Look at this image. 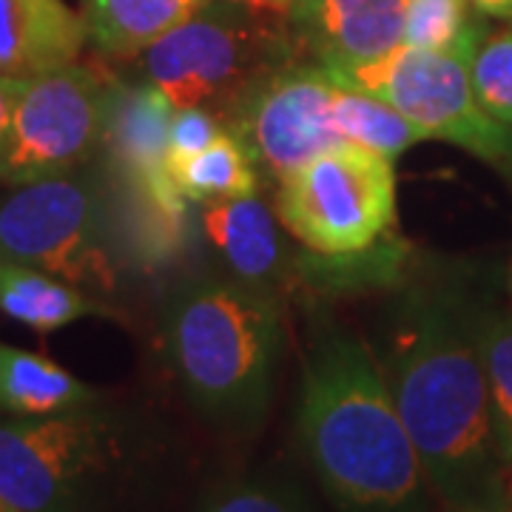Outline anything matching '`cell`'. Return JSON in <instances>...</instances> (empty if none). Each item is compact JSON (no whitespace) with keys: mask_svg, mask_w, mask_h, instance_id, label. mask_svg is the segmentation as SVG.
<instances>
[{"mask_svg":"<svg viewBox=\"0 0 512 512\" xmlns=\"http://www.w3.org/2000/svg\"><path fill=\"white\" fill-rule=\"evenodd\" d=\"M336 83L319 63H285L262 74L225 111L222 126L248 146L259 171L276 183L322 151L345 146L333 123Z\"/></svg>","mask_w":512,"mask_h":512,"instance_id":"30bf717a","label":"cell"},{"mask_svg":"<svg viewBox=\"0 0 512 512\" xmlns=\"http://www.w3.org/2000/svg\"><path fill=\"white\" fill-rule=\"evenodd\" d=\"M106 205L92 183L66 174L18 185L0 202V259L72 285H114Z\"/></svg>","mask_w":512,"mask_h":512,"instance_id":"ba28073f","label":"cell"},{"mask_svg":"<svg viewBox=\"0 0 512 512\" xmlns=\"http://www.w3.org/2000/svg\"><path fill=\"white\" fill-rule=\"evenodd\" d=\"M126 464L120 421L94 410L0 419V504L9 512H109Z\"/></svg>","mask_w":512,"mask_h":512,"instance_id":"277c9868","label":"cell"},{"mask_svg":"<svg viewBox=\"0 0 512 512\" xmlns=\"http://www.w3.org/2000/svg\"><path fill=\"white\" fill-rule=\"evenodd\" d=\"M0 313L37 333H55L83 316L103 313V305L66 279L0 259Z\"/></svg>","mask_w":512,"mask_h":512,"instance_id":"e0dca14e","label":"cell"},{"mask_svg":"<svg viewBox=\"0 0 512 512\" xmlns=\"http://www.w3.org/2000/svg\"><path fill=\"white\" fill-rule=\"evenodd\" d=\"M276 214L313 254H365L396 222L393 160L348 143L322 151L279 180Z\"/></svg>","mask_w":512,"mask_h":512,"instance_id":"52a82bcc","label":"cell"},{"mask_svg":"<svg viewBox=\"0 0 512 512\" xmlns=\"http://www.w3.org/2000/svg\"><path fill=\"white\" fill-rule=\"evenodd\" d=\"M293 55L291 26H276L274 12L242 0H208L194 18L148 46L140 66L177 109L202 106L222 120L262 74L291 63Z\"/></svg>","mask_w":512,"mask_h":512,"instance_id":"5b68a950","label":"cell"},{"mask_svg":"<svg viewBox=\"0 0 512 512\" xmlns=\"http://www.w3.org/2000/svg\"><path fill=\"white\" fill-rule=\"evenodd\" d=\"M296 439L339 512H427L430 484L376 350L356 333H313L299 382Z\"/></svg>","mask_w":512,"mask_h":512,"instance_id":"7a4b0ae2","label":"cell"},{"mask_svg":"<svg viewBox=\"0 0 512 512\" xmlns=\"http://www.w3.org/2000/svg\"><path fill=\"white\" fill-rule=\"evenodd\" d=\"M222 131H225L222 120L211 109H202V106L177 109L174 123H171V140H168V171L197 157Z\"/></svg>","mask_w":512,"mask_h":512,"instance_id":"cb8c5ba5","label":"cell"},{"mask_svg":"<svg viewBox=\"0 0 512 512\" xmlns=\"http://www.w3.org/2000/svg\"><path fill=\"white\" fill-rule=\"evenodd\" d=\"M97 404V390L49 356L0 342V413L15 419L57 416Z\"/></svg>","mask_w":512,"mask_h":512,"instance_id":"9a60e30c","label":"cell"},{"mask_svg":"<svg viewBox=\"0 0 512 512\" xmlns=\"http://www.w3.org/2000/svg\"><path fill=\"white\" fill-rule=\"evenodd\" d=\"M470 80L481 109L512 126V26L481 40L470 63Z\"/></svg>","mask_w":512,"mask_h":512,"instance_id":"603a6c76","label":"cell"},{"mask_svg":"<svg viewBox=\"0 0 512 512\" xmlns=\"http://www.w3.org/2000/svg\"><path fill=\"white\" fill-rule=\"evenodd\" d=\"M202 234L237 282L274 291L288 274V248L274 211L259 197L202 202Z\"/></svg>","mask_w":512,"mask_h":512,"instance_id":"4fadbf2b","label":"cell"},{"mask_svg":"<svg viewBox=\"0 0 512 512\" xmlns=\"http://www.w3.org/2000/svg\"><path fill=\"white\" fill-rule=\"evenodd\" d=\"M86 18L66 0H0V74L29 80L77 63Z\"/></svg>","mask_w":512,"mask_h":512,"instance_id":"5bb4252c","label":"cell"},{"mask_svg":"<svg viewBox=\"0 0 512 512\" xmlns=\"http://www.w3.org/2000/svg\"><path fill=\"white\" fill-rule=\"evenodd\" d=\"M510 293H512V265H510Z\"/></svg>","mask_w":512,"mask_h":512,"instance_id":"f1b7e54d","label":"cell"},{"mask_svg":"<svg viewBox=\"0 0 512 512\" xmlns=\"http://www.w3.org/2000/svg\"><path fill=\"white\" fill-rule=\"evenodd\" d=\"M339 86V83H336ZM333 123L348 146L376 151L387 160H396L402 151L424 143V131L413 126L402 111L365 92L339 86L333 97Z\"/></svg>","mask_w":512,"mask_h":512,"instance_id":"d6986e66","label":"cell"},{"mask_svg":"<svg viewBox=\"0 0 512 512\" xmlns=\"http://www.w3.org/2000/svg\"><path fill=\"white\" fill-rule=\"evenodd\" d=\"M407 0H296L288 26L296 52L319 66H350L404 43Z\"/></svg>","mask_w":512,"mask_h":512,"instance_id":"8fae6325","label":"cell"},{"mask_svg":"<svg viewBox=\"0 0 512 512\" xmlns=\"http://www.w3.org/2000/svg\"><path fill=\"white\" fill-rule=\"evenodd\" d=\"M194 512H319L296 484L274 476H234L211 484Z\"/></svg>","mask_w":512,"mask_h":512,"instance_id":"7402d4cb","label":"cell"},{"mask_svg":"<svg viewBox=\"0 0 512 512\" xmlns=\"http://www.w3.org/2000/svg\"><path fill=\"white\" fill-rule=\"evenodd\" d=\"M23 86H26V80L0 74V148H3L6 137H9V128H12V120H15V109H18Z\"/></svg>","mask_w":512,"mask_h":512,"instance_id":"d4e9b609","label":"cell"},{"mask_svg":"<svg viewBox=\"0 0 512 512\" xmlns=\"http://www.w3.org/2000/svg\"><path fill=\"white\" fill-rule=\"evenodd\" d=\"M470 3H473V9H476L478 15L512 20V0H470Z\"/></svg>","mask_w":512,"mask_h":512,"instance_id":"484cf974","label":"cell"},{"mask_svg":"<svg viewBox=\"0 0 512 512\" xmlns=\"http://www.w3.org/2000/svg\"><path fill=\"white\" fill-rule=\"evenodd\" d=\"M282 345L279 296L237 279L188 282L165 316V353L188 402L228 430L265 419Z\"/></svg>","mask_w":512,"mask_h":512,"instance_id":"3957f363","label":"cell"},{"mask_svg":"<svg viewBox=\"0 0 512 512\" xmlns=\"http://www.w3.org/2000/svg\"><path fill=\"white\" fill-rule=\"evenodd\" d=\"M242 3H248V0H242Z\"/></svg>","mask_w":512,"mask_h":512,"instance_id":"4dcf8cb0","label":"cell"},{"mask_svg":"<svg viewBox=\"0 0 512 512\" xmlns=\"http://www.w3.org/2000/svg\"><path fill=\"white\" fill-rule=\"evenodd\" d=\"M487 37L484 20L470 15V0H407L404 46L421 52L478 49Z\"/></svg>","mask_w":512,"mask_h":512,"instance_id":"44dd1931","label":"cell"},{"mask_svg":"<svg viewBox=\"0 0 512 512\" xmlns=\"http://www.w3.org/2000/svg\"><path fill=\"white\" fill-rule=\"evenodd\" d=\"M109 83L80 63L29 77L0 148V180L29 185L66 177L86 163L103 143Z\"/></svg>","mask_w":512,"mask_h":512,"instance_id":"9c48e42d","label":"cell"},{"mask_svg":"<svg viewBox=\"0 0 512 512\" xmlns=\"http://www.w3.org/2000/svg\"><path fill=\"white\" fill-rule=\"evenodd\" d=\"M168 174L191 202L254 197L259 191V168L248 146L231 128H225L205 151L171 168Z\"/></svg>","mask_w":512,"mask_h":512,"instance_id":"ac0fdd59","label":"cell"},{"mask_svg":"<svg viewBox=\"0 0 512 512\" xmlns=\"http://www.w3.org/2000/svg\"><path fill=\"white\" fill-rule=\"evenodd\" d=\"M208 0H83L94 46L109 57H140L160 37L194 18Z\"/></svg>","mask_w":512,"mask_h":512,"instance_id":"2e32d148","label":"cell"},{"mask_svg":"<svg viewBox=\"0 0 512 512\" xmlns=\"http://www.w3.org/2000/svg\"><path fill=\"white\" fill-rule=\"evenodd\" d=\"M476 342L490 387L495 444L512 467V313L476 308Z\"/></svg>","mask_w":512,"mask_h":512,"instance_id":"ffe728a7","label":"cell"},{"mask_svg":"<svg viewBox=\"0 0 512 512\" xmlns=\"http://www.w3.org/2000/svg\"><path fill=\"white\" fill-rule=\"evenodd\" d=\"M379 362L430 493L450 512H510L476 305L444 288L407 293Z\"/></svg>","mask_w":512,"mask_h":512,"instance_id":"6da1fadb","label":"cell"},{"mask_svg":"<svg viewBox=\"0 0 512 512\" xmlns=\"http://www.w3.org/2000/svg\"><path fill=\"white\" fill-rule=\"evenodd\" d=\"M177 106L154 83H109L103 143L120 180L148 183L168 174V140Z\"/></svg>","mask_w":512,"mask_h":512,"instance_id":"7c38bea8","label":"cell"},{"mask_svg":"<svg viewBox=\"0 0 512 512\" xmlns=\"http://www.w3.org/2000/svg\"><path fill=\"white\" fill-rule=\"evenodd\" d=\"M0 512H9V507H6V504H0Z\"/></svg>","mask_w":512,"mask_h":512,"instance_id":"83f0119b","label":"cell"},{"mask_svg":"<svg viewBox=\"0 0 512 512\" xmlns=\"http://www.w3.org/2000/svg\"><path fill=\"white\" fill-rule=\"evenodd\" d=\"M461 512H478V510H461Z\"/></svg>","mask_w":512,"mask_h":512,"instance_id":"f546056e","label":"cell"},{"mask_svg":"<svg viewBox=\"0 0 512 512\" xmlns=\"http://www.w3.org/2000/svg\"><path fill=\"white\" fill-rule=\"evenodd\" d=\"M476 49L421 52L399 46L393 52L350 66H322L333 83L379 97L424 131L512 171V126L481 109L470 80Z\"/></svg>","mask_w":512,"mask_h":512,"instance_id":"8992f818","label":"cell"},{"mask_svg":"<svg viewBox=\"0 0 512 512\" xmlns=\"http://www.w3.org/2000/svg\"><path fill=\"white\" fill-rule=\"evenodd\" d=\"M248 3H251V6H256V9H265V12H274V15L288 18V12H291L296 0H248Z\"/></svg>","mask_w":512,"mask_h":512,"instance_id":"4316f807","label":"cell"}]
</instances>
